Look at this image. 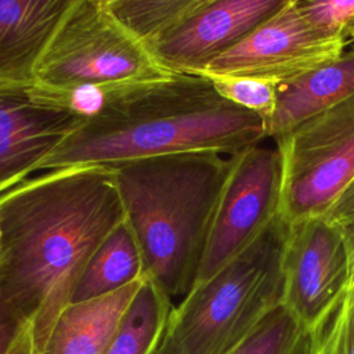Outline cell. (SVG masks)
Masks as SVG:
<instances>
[{
  "instance_id": "cell-22",
  "label": "cell",
  "mask_w": 354,
  "mask_h": 354,
  "mask_svg": "<svg viewBox=\"0 0 354 354\" xmlns=\"http://www.w3.org/2000/svg\"><path fill=\"white\" fill-rule=\"evenodd\" d=\"M0 354H40L33 325L1 297Z\"/></svg>"
},
{
  "instance_id": "cell-5",
  "label": "cell",
  "mask_w": 354,
  "mask_h": 354,
  "mask_svg": "<svg viewBox=\"0 0 354 354\" xmlns=\"http://www.w3.org/2000/svg\"><path fill=\"white\" fill-rule=\"evenodd\" d=\"M170 75L111 12L105 0H73L36 69V83L68 94Z\"/></svg>"
},
{
  "instance_id": "cell-14",
  "label": "cell",
  "mask_w": 354,
  "mask_h": 354,
  "mask_svg": "<svg viewBox=\"0 0 354 354\" xmlns=\"http://www.w3.org/2000/svg\"><path fill=\"white\" fill-rule=\"evenodd\" d=\"M142 279L109 295L68 304L41 354H105Z\"/></svg>"
},
{
  "instance_id": "cell-26",
  "label": "cell",
  "mask_w": 354,
  "mask_h": 354,
  "mask_svg": "<svg viewBox=\"0 0 354 354\" xmlns=\"http://www.w3.org/2000/svg\"><path fill=\"white\" fill-rule=\"evenodd\" d=\"M0 250H1V238H0Z\"/></svg>"
},
{
  "instance_id": "cell-16",
  "label": "cell",
  "mask_w": 354,
  "mask_h": 354,
  "mask_svg": "<svg viewBox=\"0 0 354 354\" xmlns=\"http://www.w3.org/2000/svg\"><path fill=\"white\" fill-rule=\"evenodd\" d=\"M171 299L144 278L105 354H153L166 330Z\"/></svg>"
},
{
  "instance_id": "cell-23",
  "label": "cell",
  "mask_w": 354,
  "mask_h": 354,
  "mask_svg": "<svg viewBox=\"0 0 354 354\" xmlns=\"http://www.w3.org/2000/svg\"><path fill=\"white\" fill-rule=\"evenodd\" d=\"M324 217L343 234L354 232V178L337 196Z\"/></svg>"
},
{
  "instance_id": "cell-20",
  "label": "cell",
  "mask_w": 354,
  "mask_h": 354,
  "mask_svg": "<svg viewBox=\"0 0 354 354\" xmlns=\"http://www.w3.org/2000/svg\"><path fill=\"white\" fill-rule=\"evenodd\" d=\"M313 354H354V283L329 318L317 328Z\"/></svg>"
},
{
  "instance_id": "cell-11",
  "label": "cell",
  "mask_w": 354,
  "mask_h": 354,
  "mask_svg": "<svg viewBox=\"0 0 354 354\" xmlns=\"http://www.w3.org/2000/svg\"><path fill=\"white\" fill-rule=\"evenodd\" d=\"M286 0H199L169 33L148 46L170 73L201 75L234 48Z\"/></svg>"
},
{
  "instance_id": "cell-18",
  "label": "cell",
  "mask_w": 354,
  "mask_h": 354,
  "mask_svg": "<svg viewBox=\"0 0 354 354\" xmlns=\"http://www.w3.org/2000/svg\"><path fill=\"white\" fill-rule=\"evenodd\" d=\"M317 329L301 325L282 304L230 354H313ZM153 354H166L159 346Z\"/></svg>"
},
{
  "instance_id": "cell-24",
  "label": "cell",
  "mask_w": 354,
  "mask_h": 354,
  "mask_svg": "<svg viewBox=\"0 0 354 354\" xmlns=\"http://www.w3.org/2000/svg\"><path fill=\"white\" fill-rule=\"evenodd\" d=\"M343 236L346 239L347 249H348V256H350V267H351V281L350 282L354 283V232L343 234Z\"/></svg>"
},
{
  "instance_id": "cell-21",
  "label": "cell",
  "mask_w": 354,
  "mask_h": 354,
  "mask_svg": "<svg viewBox=\"0 0 354 354\" xmlns=\"http://www.w3.org/2000/svg\"><path fill=\"white\" fill-rule=\"evenodd\" d=\"M295 6L308 26L325 39L346 37L354 18V0H295Z\"/></svg>"
},
{
  "instance_id": "cell-6",
  "label": "cell",
  "mask_w": 354,
  "mask_h": 354,
  "mask_svg": "<svg viewBox=\"0 0 354 354\" xmlns=\"http://www.w3.org/2000/svg\"><path fill=\"white\" fill-rule=\"evenodd\" d=\"M275 145L283 221L324 216L354 178V97L303 122Z\"/></svg>"
},
{
  "instance_id": "cell-1",
  "label": "cell",
  "mask_w": 354,
  "mask_h": 354,
  "mask_svg": "<svg viewBox=\"0 0 354 354\" xmlns=\"http://www.w3.org/2000/svg\"><path fill=\"white\" fill-rule=\"evenodd\" d=\"M124 220L111 166L53 169L0 195V297L41 354L88 257Z\"/></svg>"
},
{
  "instance_id": "cell-12",
  "label": "cell",
  "mask_w": 354,
  "mask_h": 354,
  "mask_svg": "<svg viewBox=\"0 0 354 354\" xmlns=\"http://www.w3.org/2000/svg\"><path fill=\"white\" fill-rule=\"evenodd\" d=\"M73 0H0V84L36 83L37 65Z\"/></svg>"
},
{
  "instance_id": "cell-15",
  "label": "cell",
  "mask_w": 354,
  "mask_h": 354,
  "mask_svg": "<svg viewBox=\"0 0 354 354\" xmlns=\"http://www.w3.org/2000/svg\"><path fill=\"white\" fill-rule=\"evenodd\" d=\"M141 278L142 254L133 231L123 220L88 257L75 283L69 304L109 295Z\"/></svg>"
},
{
  "instance_id": "cell-10",
  "label": "cell",
  "mask_w": 354,
  "mask_h": 354,
  "mask_svg": "<svg viewBox=\"0 0 354 354\" xmlns=\"http://www.w3.org/2000/svg\"><path fill=\"white\" fill-rule=\"evenodd\" d=\"M348 40L325 39L286 3L234 48L214 59L201 75H228L272 84L288 83L339 57Z\"/></svg>"
},
{
  "instance_id": "cell-25",
  "label": "cell",
  "mask_w": 354,
  "mask_h": 354,
  "mask_svg": "<svg viewBox=\"0 0 354 354\" xmlns=\"http://www.w3.org/2000/svg\"><path fill=\"white\" fill-rule=\"evenodd\" d=\"M346 37H347L348 41L354 40V18L351 19V22L348 24V26L346 29Z\"/></svg>"
},
{
  "instance_id": "cell-3",
  "label": "cell",
  "mask_w": 354,
  "mask_h": 354,
  "mask_svg": "<svg viewBox=\"0 0 354 354\" xmlns=\"http://www.w3.org/2000/svg\"><path fill=\"white\" fill-rule=\"evenodd\" d=\"M115 173L124 220L144 261V278L170 299L194 286L231 159L178 152L124 160Z\"/></svg>"
},
{
  "instance_id": "cell-2",
  "label": "cell",
  "mask_w": 354,
  "mask_h": 354,
  "mask_svg": "<svg viewBox=\"0 0 354 354\" xmlns=\"http://www.w3.org/2000/svg\"><path fill=\"white\" fill-rule=\"evenodd\" d=\"M264 138V120L220 95L210 79L174 73L98 90L86 120L37 171L178 152L231 156Z\"/></svg>"
},
{
  "instance_id": "cell-13",
  "label": "cell",
  "mask_w": 354,
  "mask_h": 354,
  "mask_svg": "<svg viewBox=\"0 0 354 354\" xmlns=\"http://www.w3.org/2000/svg\"><path fill=\"white\" fill-rule=\"evenodd\" d=\"M351 97H354V47L277 86V106L266 123V138L277 141L303 122Z\"/></svg>"
},
{
  "instance_id": "cell-9",
  "label": "cell",
  "mask_w": 354,
  "mask_h": 354,
  "mask_svg": "<svg viewBox=\"0 0 354 354\" xmlns=\"http://www.w3.org/2000/svg\"><path fill=\"white\" fill-rule=\"evenodd\" d=\"M282 277V306L301 325L317 329L350 286V256L342 231L324 216L289 224Z\"/></svg>"
},
{
  "instance_id": "cell-8",
  "label": "cell",
  "mask_w": 354,
  "mask_h": 354,
  "mask_svg": "<svg viewBox=\"0 0 354 354\" xmlns=\"http://www.w3.org/2000/svg\"><path fill=\"white\" fill-rule=\"evenodd\" d=\"M87 115L77 94L0 84V195L36 173Z\"/></svg>"
},
{
  "instance_id": "cell-17",
  "label": "cell",
  "mask_w": 354,
  "mask_h": 354,
  "mask_svg": "<svg viewBox=\"0 0 354 354\" xmlns=\"http://www.w3.org/2000/svg\"><path fill=\"white\" fill-rule=\"evenodd\" d=\"M105 1L115 18L147 48L174 29L199 3V0Z\"/></svg>"
},
{
  "instance_id": "cell-7",
  "label": "cell",
  "mask_w": 354,
  "mask_h": 354,
  "mask_svg": "<svg viewBox=\"0 0 354 354\" xmlns=\"http://www.w3.org/2000/svg\"><path fill=\"white\" fill-rule=\"evenodd\" d=\"M230 159V173L194 285L248 249L281 214L282 158L277 145L257 144Z\"/></svg>"
},
{
  "instance_id": "cell-4",
  "label": "cell",
  "mask_w": 354,
  "mask_h": 354,
  "mask_svg": "<svg viewBox=\"0 0 354 354\" xmlns=\"http://www.w3.org/2000/svg\"><path fill=\"white\" fill-rule=\"evenodd\" d=\"M281 214L241 254L173 306L159 347L166 354H230L282 304Z\"/></svg>"
},
{
  "instance_id": "cell-19",
  "label": "cell",
  "mask_w": 354,
  "mask_h": 354,
  "mask_svg": "<svg viewBox=\"0 0 354 354\" xmlns=\"http://www.w3.org/2000/svg\"><path fill=\"white\" fill-rule=\"evenodd\" d=\"M201 76L210 79L218 94L228 101L257 113L264 124L271 119L277 106V84L228 75Z\"/></svg>"
}]
</instances>
